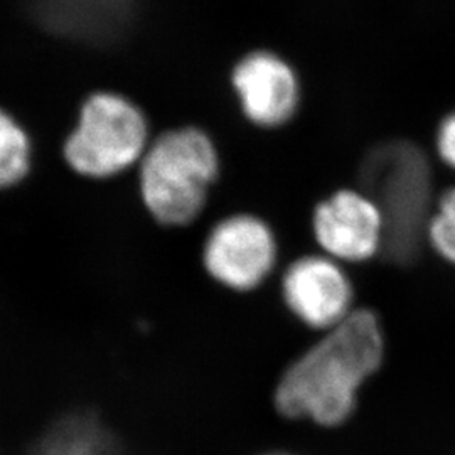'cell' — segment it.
<instances>
[{
	"label": "cell",
	"instance_id": "cell-8",
	"mask_svg": "<svg viewBox=\"0 0 455 455\" xmlns=\"http://www.w3.org/2000/svg\"><path fill=\"white\" fill-rule=\"evenodd\" d=\"M233 86L244 116L260 129L283 127L297 112V76L275 54L253 52L243 58L235 68Z\"/></svg>",
	"mask_w": 455,
	"mask_h": 455
},
{
	"label": "cell",
	"instance_id": "cell-3",
	"mask_svg": "<svg viewBox=\"0 0 455 455\" xmlns=\"http://www.w3.org/2000/svg\"><path fill=\"white\" fill-rule=\"evenodd\" d=\"M359 180L385 221L383 253L393 263L413 260L430 220V167L422 150L405 140L381 142L363 157Z\"/></svg>",
	"mask_w": 455,
	"mask_h": 455
},
{
	"label": "cell",
	"instance_id": "cell-4",
	"mask_svg": "<svg viewBox=\"0 0 455 455\" xmlns=\"http://www.w3.org/2000/svg\"><path fill=\"white\" fill-rule=\"evenodd\" d=\"M148 124L131 100L95 93L83 103L78 124L66 139L68 165L90 180H110L140 164L146 156Z\"/></svg>",
	"mask_w": 455,
	"mask_h": 455
},
{
	"label": "cell",
	"instance_id": "cell-9",
	"mask_svg": "<svg viewBox=\"0 0 455 455\" xmlns=\"http://www.w3.org/2000/svg\"><path fill=\"white\" fill-rule=\"evenodd\" d=\"M31 455H118L116 442L97 417L76 411L54 423Z\"/></svg>",
	"mask_w": 455,
	"mask_h": 455
},
{
	"label": "cell",
	"instance_id": "cell-13",
	"mask_svg": "<svg viewBox=\"0 0 455 455\" xmlns=\"http://www.w3.org/2000/svg\"><path fill=\"white\" fill-rule=\"evenodd\" d=\"M439 210L437 212L449 216L451 220L455 221V186L449 188L447 191H443L439 197Z\"/></svg>",
	"mask_w": 455,
	"mask_h": 455
},
{
	"label": "cell",
	"instance_id": "cell-1",
	"mask_svg": "<svg viewBox=\"0 0 455 455\" xmlns=\"http://www.w3.org/2000/svg\"><path fill=\"white\" fill-rule=\"evenodd\" d=\"M385 349L379 317L373 310H353L280 374L276 411L289 420L341 427L356 413L361 390L379 371Z\"/></svg>",
	"mask_w": 455,
	"mask_h": 455
},
{
	"label": "cell",
	"instance_id": "cell-6",
	"mask_svg": "<svg viewBox=\"0 0 455 455\" xmlns=\"http://www.w3.org/2000/svg\"><path fill=\"white\" fill-rule=\"evenodd\" d=\"M282 300L300 324L325 332L353 314L355 289L339 261L327 255L293 260L280 282Z\"/></svg>",
	"mask_w": 455,
	"mask_h": 455
},
{
	"label": "cell",
	"instance_id": "cell-2",
	"mask_svg": "<svg viewBox=\"0 0 455 455\" xmlns=\"http://www.w3.org/2000/svg\"><path fill=\"white\" fill-rule=\"evenodd\" d=\"M221 171L220 150L197 127L164 132L140 161V196L159 225L184 228L204 212Z\"/></svg>",
	"mask_w": 455,
	"mask_h": 455
},
{
	"label": "cell",
	"instance_id": "cell-7",
	"mask_svg": "<svg viewBox=\"0 0 455 455\" xmlns=\"http://www.w3.org/2000/svg\"><path fill=\"white\" fill-rule=\"evenodd\" d=\"M312 233L324 255L339 263H363L385 250V221L361 189H339L312 212Z\"/></svg>",
	"mask_w": 455,
	"mask_h": 455
},
{
	"label": "cell",
	"instance_id": "cell-10",
	"mask_svg": "<svg viewBox=\"0 0 455 455\" xmlns=\"http://www.w3.org/2000/svg\"><path fill=\"white\" fill-rule=\"evenodd\" d=\"M31 139L16 120L0 110V189L16 186L31 171Z\"/></svg>",
	"mask_w": 455,
	"mask_h": 455
},
{
	"label": "cell",
	"instance_id": "cell-14",
	"mask_svg": "<svg viewBox=\"0 0 455 455\" xmlns=\"http://www.w3.org/2000/svg\"><path fill=\"white\" fill-rule=\"evenodd\" d=\"M259 455H297L292 452H287V451H268V452H261Z\"/></svg>",
	"mask_w": 455,
	"mask_h": 455
},
{
	"label": "cell",
	"instance_id": "cell-11",
	"mask_svg": "<svg viewBox=\"0 0 455 455\" xmlns=\"http://www.w3.org/2000/svg\"><path fill=\"white\" fill-rule=\"evenodd\" d=\"M425 238L432 250L439 255L442 260L455 267V221L449 216L435 212L430 216Z\"/></svg>",
	"mask_w": 455,
	"mask_h": 455
},
{
	"label": "cell",
	"instance_id": "cell-5",
	"mask_svg": "<svg viewBox=\"0 0 455 455\" xmlns=\"http://www.w3.org/2000/svg\"><path fill=\"white\" fill-rule=\"evenodd\" d=\"M201 260L218 285L233 292H253L275 270V231L257 214H229L210 229Z\"/></svg>",
	"mask_w": 455,
	"mask_h": 455
},
{
	"label": "cell",
	"instance_id": "cell-12",
	"mask_svg": "<svg viewBox=\"0 0 455 455\" xmlns=\"http://www.w3.org/2000/svg\"><path fill=\"white\" fill-rule=\"evenodd\" d=\"M435 147L440 161L455 171V112L447 115L440 122L435 135Z\"/></svg>",
	"mask_w": 455,
	"mask_h": 455
}]
</instances>
